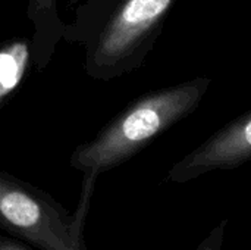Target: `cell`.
I'll use <instances>...</instances> for the list:
<instances>
[{
	"label": "cell",
	"instance_id": "obj_2",
	"mask_svg": "<svg viewBox=\"0 0 251 250\" xmlns=\"http://www.w3.org/2000/svg\"><path fill=\"white\" fill-rule=\"evenodd\" d=\"M210 83L207 77H196L141 94L122 108L91 140L76 146L69 165L82 175L99 178L128 162L196 112Z\"/></svg>",
	"mask_w": 251,
	"mask_h": 250
},
{
	"label": "cell",
	"instance_id": "obj_8",
	"mask_svg": "<svg viewBox=\"0 0 251 250\" xmlns=\"http://www.w3.org/2000/svg\"><path fill=\"white\" fill-rule=\"evenodd\" d=\"M0 250H34L31 246L10 237V236H0Z\"/></svg>",
	"mask_w": 251,
	"mask_h": 250
},
{
	"label": "cell",
	"instance_id": "obj_5",
	"mask_svg": "<svg viewBox=\"0 0 251 250\" xmlns=\"http://www.w3.org/2000/svg\"><path fill=\"white\" fill-rule=\"evenodd\" d=\"M59 0H28L26 16L31 21L34 31L32 62L35 69L43 71L50 63L57 43L62 40L63 21L57 9Z\"/></svg>",
	"mask_w": 251,
	"mask_h": 250
},
{
	"label": "cell",
	"instance_id": "obj_3",
	"mask_svg": "<svg viewBox=\"0 0 251 250\" xmlns=\"http://www.w3.org/2000/svg\"><path fill=\"white\" fill-rule=\"evenodd\" d=\"M97 178L82 175L76 209L69 212L53 196L0 171V230L37 250H88L87 217Z\"/></svg>",
	"mask_w": 251,
	"mask_h": 250
},
{
	"label": "cell",
	"instance_id": "obj_1",
	"mask_svg": "<svg viewBox=\"0 0 251 250\" xmlns=\"http://www.w3.org/2000/svg\"><path fill=\"white\" fill-rule=\"evenodd\" d=\"M176 0H84L63 24L62 40L82 49V69L112 81L140 69Z\"/></svg>",
	"mask_w": 251,
	"mask_h": 250
},
{
	"label": "cell",
	"instance_id": "obj_7",
	"mask_svg": "<svg viewBox=\"0 0 251 250\" xmlns=\"http://www.w3.org/2000/svg\"><path fill=\"white\" fill-rule=\"evenodd\" d=\"M226 224H228L226 220L221 221L194 250H222Z\"/></svg>",
	"mask_w": 251,
	"mask_h": 250
},
{
	"label": "cell",
	"instance_id": "obj_4",
	"mask_svg": "<svg viewBox=\"0 0 251 250\" xmlns=\"http://www.w3.org/2000/svg\"><path fill=\"white\" fill-rule=\"evenodd\" d=\"M251 159V111L215 131L169 169L166 181L184 184L212 171L240 168Z\"/></svg>",
	"mask_w": 251,
	"mask_h": 250
},
{
	"label": "cell",
	"instance_id": "obj_6",
	"mask_svg": "<svg viewBox=\"0 0 251 250\" xmlns=\"http://www.w3.org/2000/svg\"><path fill=\"white\" fill-rule=\"evenodd\" d=\"M32 65L31 37H13L0 43V112L29 75Z\"/></svg>",
	"mask_w": 251,
	"mask_h": 250
}]
</instances>
